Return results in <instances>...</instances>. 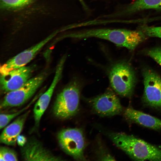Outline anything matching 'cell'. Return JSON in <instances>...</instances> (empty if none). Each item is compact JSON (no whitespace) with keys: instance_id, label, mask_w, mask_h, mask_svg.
<instances>
[{"instance_id":"6da1fadb","label":"cell","mask_w":161,"mask_h":161,"mask_svg":"<svg viewBox=\"0 0 161 161\" xmlns=\"http://www.w3.org/2000/svg\"><path fill=\"white\" fill-rule=\"evenodd\" d=\"M108 137L117 147L135 160L161 161V149L133 136L109 132Z\"/></svg>"},{"instance_id":"7a4b0ae2","label":"cell","mask_w":161,"mask_h":161,"mask_svg":"<svg viewBox=\"0 0 161 161\" xmlns=\"http://www.w3.org/2000/svg\"><path fill=\"white\" fill-rule=\"evenodd\" d=\"M108 76L111 86L116 93L125 97L131 96L136 78L135 71L129 64L124 61L114 64L109 70Z\"/></svg>"},{"instance_id":"3957f363","label":"cell","mask_w":161,"mask_h":161,"mask_svg":"<svg viewBox=\"0 0 161 161\" xmlns=\"http://www.w3.org/2000/svg\"><path fill=\"white\" fill-rule=\"evenodd\" d=\"M80 91L79 82L74 80L58 94L53 108L56 117L66 120L76 114L79 107Z\"/></svg>"},{"instance_id":"277c9868","label":"cell","mask_w":161,"mask_h":161,"mask_svg":"<svg viewBox=\"0 0 161 161\" xmlns=\"http://www.w3.org/2000/svg\"><path fill=\"white\" fill-rule=\"evenodd\" d=\"M67 37L77 39L95 37L108 41L118 46L129 47L132 44L134 35L130 30L122 29H97L72 32Z\"/></svg>"},{"instance_id":"5b68a950","label":"cell","mask_w":161,"mask_h":161,"mask_svg":"<svg viewBox=\"0 0 161 161\" xmlns=\"http://www.w3.org/2000/svg\"><path fill=\"white\" fill-rule=\"evenodd\" d=\"M59 145L66 154L77 160H86L84 155L85 140L83 132L78 128L63 129L58 133Z\"/></svg>"},{"instance_id":"8992f818","label":"cell","mask_w":161,"mask_h":161,"mask_svg":"<svg viewBox=\"0 0 161 161\" xmlns=\"http://www.w3.org/2000/svg\"><path fill=\"white\" fill-rule=\"evenodd\" d=\"M45 76L42 73L30 78L19 88L7 93L1 104V108L23 105L35 93L44 81Z\"/></svg>"},{"instance_id":"52a82bcc","label":"cell","mask_w":161,"mask_h":161,"mask_svg":"<svg viewBox=\"0 0 161 161\" xmlns=\"http://www.w3.org/2000/svg\"><path fill=\"white\" fill-rule=\"evenodd\" d=\"M113 90L108 89L103 93L89 99L92 111L100 116L110 117L121 113L123 107Z\"/></svg>"},{"instance_id":"ba28073f","label":"cell","mask_w":161,"mask_h":161,"mask_svg":"<svg viewBox=\"0 0 161 161\" xmlns=\"http://www.w3.org/2000/svg\"><path fill=\"white\" fill-rule=\"evenodd\" d=\"M144 90L143 100L146 105L161 109V77L153 70H143Z\"/></svg>"},{"instance_id":"9c48e42d","label":"cell","mask_w":161,"mask_h":161,"mask_svg":"<svg viewBox=\"0 0 161 161\" xmlns=\"http://www.w3.org/2000/svg\"><path fill=\"white\" fill-rule=\"evenodd\" d=\"M33 71L31 67L25 66L1 75V90L7 93L19 88L31 78Z\"/></svg>"},{"instance_id":"30bf717a","label":"cell","mask_w":161,"mask_h":161,"mask_svg":"<svg viewBox=\"0 0 161 161\" xmlns=\"http://www.w3.org/2000/svg\"><path fill=\"white\" fill-rule=\"evenodd\" d=\"M50 35L38 44L17 54L1 66V75L10 71L25 66L30 62L41 49L55 35Z\"/></svg>"},{"instance_id":"8fae6325","label":"cell","mask_w":161,"mask_h":161,"mask_svg":"<svg viewBox=\"0 0 161 161\" xmlns=\"http://www.w3.org/2000/svg\"><path fill=\"white\" fill-rule=\"evenodd\" d=\"M22 157L27 161H57L63 160L55 155L37 140L31 139L21 149Z\"/></svg>"},{"instance_id":"7c38bea8","label":"cell","mask_w":161,"mask_h":161,"mask_svg":"<svg viewBox=\"0 0 161 161\" xmlns=\"http://www.w3.org/2000/svg\"><path fill=\"white\" fill-rule=\"evenodd\" d=\"M29 113V111L25 112L4 129L0 137L1 143L8 145H16Z\"/></svg>"},{"instance_id":"4fadbf2b","label":"cell","mask_w":161,"mask_h":161,"mask_svg":"<svg viewBox=\"0 0 161 161\" xmlns=\"http://www.w3.org/2000/svg\"><path fill=\"white\" fill-rule=\"evenodd\" d=\"M124 116L129 120L151 129H161V120L131 107L126 108L124 111Z\"/></svg>"},{"instance_id":"5bb4252c","label":"cell","mask_w":161,"mask_h":161,"mask_svg":"<svg viewBox=\"0 0 161 161\" xmlns=\"http://www.w3.org/2000/svg\"><path fill=\"white\" fill-rule=\"evenodd\" d=\"M148 9L161 10V0H136L127 6L122 13L131 14Z\"/></svg>"},{"instance_id":"9a60e30c","label":"cell","mask_w":161,"mask_h":161,"mask_svg":"<svg viewBox=\"0 0 161 161\" xmlns=\"http://www.w3.org/2000/svg\"><path fill=\"white\" fill-rule=\"evenodd\" d=\"M54 91L53 89L49 88L36 101L33 110L36 126H39L41 117L49 104Z\"/></svg>"},{"instance_id":"2e32d148","label":"cell","mask_w":161,"mask_h":161,"mask_svg":"<svg viewBox=\"0 0 161 161\" xmlns=\"http://www.w3.org/2000/svg\"><path fill=\"white\" fill-rule=\"evenodd\" d=\"M36 99L35 98L25 107L15 112L12 114H1L0 115V129H2L6 126L12 120L26 110Z\"/></svg>"},{"instance_id":"e0dca14e","label":"cell","mask_w":161,"mask_h":161,"mask_svg":"<svg viewBox=\"0 0 161 161\" xmlns=\"http://www.w3.org/2000/svg\"><path fill=\"white\" fill-rule=\"evenodd\" d=\"M0 161H17L18 158L16 152L9 148L1 147L0 148Z\"/></svg>"},{"instance_id":"ac0fdd59","label":"cell","mask_w":161,"mask_h":161,"mask_svg":"<svg viewBox=\"0 0 161 161\" xmlns=\"http://www.w3.org/2000/svg\"><path fill=\"white\" fill-rule=\"evenodd\" d=\"M139 29L142 31L146 36L161 38V26L151 27L143 25Z\"/></svg>"},{"instance_id":"d6986e66","label":"cell","mask_w":161,"mask_h":161,"mask_svg":"<svg viewBox=\"0 0 161 161\" xmlns=\"http://www.w3.org/2000/svg\"><path fill=\"white\" fill-rule=\"evenodd\" d=\"M32 0H1L2 7L9 8H16L26 6Z\"/></svg>"},{"instance_id":"ffe728a7","label":"cell","mask_w":161,"mask_h":161,"mask_svg":"<svg viewBox=\"0 0 161 161\" xmlns=\"http://www.w3.org/2000/svg\"><path fill=\"white\" fill-rule=\"evenodd\" d=\"M147 54L161 66V47L151 48L147 51Z\"/></svg>"},{"instance_id":"44dd1931","label":"cell","mask_w":161,"mask_h":161,"mask_svg":"<svg viewBox=\"0 0 161 161\" xmlns=\"http://www.w3.org/2000/svg\"><path fill=\"white\" fill-rule=\"evenodd\" d=\"M98 158L103 160H114V158L103 148H100L98 152Z\"/></svg>"},{"instance_id":"7402d4cb","label":"cell","mask_w":161,"mask_h":161,"mask_svg":"<svg viewBox=\"0 0 161 161\" xmlns=\"http://www.w3.org/2000/svg\"><path fill=\"white\" fill-rule=\"evenodd\" d=\"M27 142L26 137L22 135H20L17 138V143L19 146L21 147L24 146Z\"/></svg>"},{"instance_id":"603a6c76","label":"cell","mask_w":161,"mask_h":161,"mask_svg":"<svg viewBox=\"0 0 161 161\" xmlns=\"http://www.w3.org/2000/svg\"><path fill=\"white\" fill-rule=\"evenodd\" d=\"M79 1L81 4L83 6V7L85 8H86V5L83 0H79Z\"/></svg>"}]
</instances>
